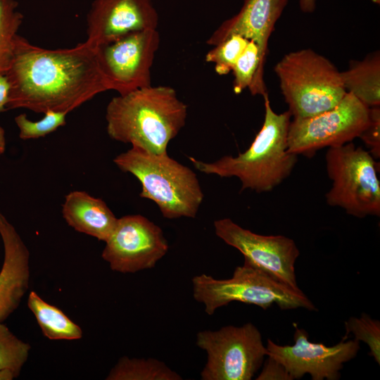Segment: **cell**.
<instances>
[{
    "instance_id": "obj_30",
    "label": "cell",
    "mask_w": 380,
    "mask_h": 380,
    "mask_svg": "<svg viewBox=\"0 0 380 380\" xmlns=\"http://www.w3.org/2000/svg\"><path fill=\"white\" fill-rule=\"evenodd\" d=\"M299 6L304 13H312L316 8V0H299Z\"/></svg>"
},
{
    "instance_id": "obj_31",
    "label": "cell",
    "mask_w": 380,
    "mask_h": 380,
    "mask_svg": "<svg viewBox=\"0 0 380 380\" xmlns=\"http://www.w3.org/2000/svg\"><path fill=\"white\" fill-rule=\"evenodd\" d=\"M16 378L14 373L8 369H4L0 370V380H11Z\"/></svg>"
},
{
    "instance_id": "obj_3",
    "label": "cell",
    "mask_w": 380,
    "mask_h": 380,
    "mask_svg": "<svg viewBox=\"0 0 380 380\" xmlns=\"http://www.w3.org/2000/svg\"><path fill=\"white\" fill-rule=\"evenodd\" d=\"M263 98L264 122L249 148L236 156H224L213 162L189 157L196 170L220 177H237L241 191L257 193L272 191L291 175L298 160V155L288 151L291 113H275L268 95Z\"/></svg>"
},
{
    "instance_id": "obj_11",
    "label": "cell",
    "mask_w": 380,
    "mask_h": 380,
    "mask_svg": "<svg viewBox=\"0 0 380 380\" xmlns=\"http://www.w3.org/2000/svg\"><path fill=\"white\" fill-rule=\"evenodd\" d=\"M216 235L236 248L244 261L277 280L298 289L295 263L300 251L295 241L283 235H261L244 229L229 218L214 222Z\"/></svg>"
},
{
    "instance_id": "obj_33",
    "label": "cell",
    "mask_w": 380,
    "mask_h": 380,
    "mask_svg": "<svg viewBox=\"0 0 380 380\" xmlns=\"http://www.w3.org/2000/svg\"><path fill=\"white\" fill-rule=\"evenodd\" d=\"M377 1V0H376ZM378 2V1H377Z\"/></svg>"
},
{
    "instance_id": "obj_23",
    "label": "cell",
    "mask_w": 380,
    "mask_h": 380,
    "mask_svg": "<svg viewBox=\"0 0 380 380\" xmlns=\"http://www.w3.org/2000/svg\"><path fill=\"white\" fill-rule=\"evenodd\" d=\"M30 348L29 343L19 339L0 322V370L8 369L18 377L28 358Z\"/></svg>"
},
{
    "instance_id": "obj_16",
    "label": "cell",
    "mask_w": 380,
    "mask_h": 380,
    "mask_svg": "<svg viewBox=\"0 0 380 380\" xmlns=\"http://www.w3.org/2000/svg\"><path fill=\"white\" fill-rule=\"evenodd\" d=\"M0 236L4 248L0 271V322L19 306L28 289L30 253L16 229L0 213Z\"/></svg>"
},
{
    "instance_id": "obj_22",
    "label": "cell",
    "mask_w": 380,
    "mask_h": 380,
    "mask_svg": "<svg viewBox=\"0 0 380 380\" xmlns=\"http://www.w3.org/2000/svg\"><path fill=\"white\" fill-rule=\"evenodd\" d=\"M16 0H0V74L5 75L13 56L14 41L23 15Z\"/></svg>"
},
{
    "instance_id": "obj_9",
    "label": "cell",
    "mask_w": 380,
    "mask_h": 380,
    "mask_svg": "<svg viewBox=\"0 0 380 380\" xmlns=\"http://www.w3.org/2000/svg\"><path fill=\"white\" fill-rule=\"evenodd\" d=\"M369 108L347 92L333 108L291 121L288 151L312 157L325 147L341 146L358 138L369 122Z\"/></svg>"
},
{
    "instance_id": "obj_14",
    "label": "cell",
    "mask_w": 380,
    "mask_h": 380,
    "mask_svg": "<svg viewBox=\"0 0 380 380\" xmlns=\"http://www.w3.org/2000/svg\"><path fill=\"white\" fill-rule=\"evenodd\" d=\"M151 0H94L87 17L86 41L96 47L128 34L157 30Z\"/></svg>"
},
{
    "instance_id": "obj_28",
    "label": "cell",
    "mask_w": 380,
    "mask_h": 380,
    "mask_svg": "<svg viewBox=\"0 0 380 380\" xmlns=\"http://www.w3.org/2000/svg\"><path fill=\"white\" fill-rule=\"evenodd\" d=\"M267 357L256 380H293L281 362L270 356Z\"/></svg>"
},
{
    "instance_id": "obj_19",
    "label": "cell",
    "mask_w": 380,
    "mask_h": 380,
    "mask_svg": "<svg viewBox=\"0 0 380 380\" xmlns=\"http://www.w3.org/2000/svg\"><path fill=\"white\" fill-rule=\"evenodd\" d=\"M27 305L34 314L43 334L51 340H77L82 330L59 308L44 301L36 292L31 291Z\"/></svg>"
},
{
    "instance_id": "obj_32",
    "label": "cell",
    "mask_w": 380,
    "mask_h": 380,
    "mask_svg": "<svg viewBox=\"0 0 380 380\" xmlns=\"http://www.w3.org/2000/svg\"><path fill=\"white\" fill-rule=\"evenodd\" d=\"M6 150V137L4 129L0 126V155Z\"/></svg>"
},
{
    "instance_id": "obj_18",
    "label": "cell",
    "mask_w": 380,
    "mask_h": 380,
    "mask_svg": "<svg viewBox=\"0 0 380 380\" xmlns=\"http://www.w3.org/2000/svg\"><path fill=\"white\" fill-rule=\"evenodd\" d=\"M344 87L369 108L380 106V53L367 54L361 61L352 60L341 72Z\"/></svg>"
},
{
    "instance_id": "obj_25",
    "label": "cell",
    "mask_w": 380,
    "mask_h": 380,
    "mask_svg": "<svg viewBox=\"0 0 380 380\" xmlns=\"http://www.w3.org/2000/svg\"><path fill=\"white\" fill-rule=\"evenodd\" d=\"M344 324L346 335L343 339H346L348 334H353L355 339L368 346L369 355L380 365V322L363 312L359 317H350Z\"/></svg>"
},
{
    "instance_id": "obj_20",
    "label": "cell",
    "mask_w": 380,
    "mask_h": 380,
    "mask_svg": "<svg viewBox=\"0 0 380 380\" xmlns=\"http://www.w3.org/2000/svg\"><path fill=\"white\" fill-rule=\"evenodd\" d=\"M265 65L261 62L258 46L249 41L233 68V89L239 94L248 89L252 95H268L264 81Z\"/></svg>"
},
{
    "instance_id": "obj_27",
    "label": "cell",
    "mask_w": 380,
    "mask_h": 380,
    "mask_svg": "<svg viewBox=\"0 0 380 380\" xmlns=\"http://www.w3.org/2000/svg\"><path fill=\"white\" fill-rule=\"evenodd\" d=\"M374 158L380 157V106L369 108V122L359 137Z\"/></svg>"
},
{
    "instance_id": "obj_5",
    "label": "cell",
    "mask_w": 380,
    "mask_h": 380,
    "mask_svg": "<svg viewBox=\"0 0 380 380\" xmlns=\"http://www.w3.org/2000/svg\"><path fill=\"white\" fill-rule=\"evenodd\" d=\"M274 70L293 118H309L330 110L347 93L341 72L310 49L286 53Z\"/></svg>"
},
{
    "instance_id": "obj_2",
    "label": "cell",
    "mask_w": 380,
    "mask_h": 380,
    "mask_svg": "<svg viewBox=\"0 0 380 380\" xmlns=\"http://www.w3.org/2000/svg\"><path fill=\"white\" fill-rule=\"evenodd\" d=\"M187 106L170 86H148L113 97L106 110V130L113 140L146 151L167 153L185 125Z\"/></svg>"
},
{
    "instance_id": "obj_17",
    "label": "cell",
    "mask_w": 380,
    "mask_h": 380,
    "mask_svg": "<svg viewBox=\"0 0 380 380\" xmlns=\"http://www.w3.org/2000/svg\"><path fill=\"white\" fill-rule=\"evenodd\" d=\"M62 214L67 224L75 230L104 242L118 221L102 199L84 191H72L65 196Z\"/></svg>"
},
{
    "instance_id": "obj_6",
    "label": "cell",
    "mask_w": 380,
    "mask_h": 380,
    "mask_svg": "<svg viewBox=\"0 0 380 380\" xmlns=\"http://www.w3.org/2000/svg\"><path fill=\"white\" fill-rule=\"evenodd\" d=\"M192 284L194 299L204 305L209 315L233 301L255 305L263 310L276 304L283 310H317L300 289L289 286L246 261L235 268L229 279H216L202 274L195 276Z\"/></svg>"
},
{
    "instance_id": "obj_29",
    "label": "cell",
    "mask_w": 380,
    "mask_h": 380,
    "mask_svg": "<svg viewBox=\"0 0 380 380\" xmlns=\"http://www.w3.org/2000/svg\"><path fill=\"white\" fill-rule=\"evenodd\" d=\"M10 85L6 76L0 74V113L7 110Z\"/></svg>"
},
{
    "instance_id": "obj_7",
    "label": "cell",
    "mask_w": 380,
    "mask_h": 380,
    "mask_svg": "<svg viewBox=\"0 0 380 380\" xmlns=\"http://www.w3.org/2000/svg\"><path fill=\"white\" fill-rule=\"evenodd\" d=\"M326 170L331 187L326 202L357 218L380 215V182L376 164L368 151L351 141L329 147Z\"/></svg>"
},
{
    "instance_id": "obj_1",
    "label": "cell",
    "mask_w": 380,
    "mask_h": 380,
    "mask_svg": "<svg viewBox=\"0 0 380 380\" xmlns=\"http://www.w3.org/2000/svg\"><path fill=\"white\" fill-rule=\"evenodd\" d=\"M5 75L10 85L7 110L68 113L108 91L96 47L87 41L72 48L49 49L18 34Z\"/></svg>"
},
{
    "instance_id": "obj_26",
    "label": "cell",
    "mask_w": 380,
    "mask_h": 380,
    "mask_svg": "<svg viewBox=\"0 0 380 380\" xmlns=\"http://www.w3.org/2000/svg\"><path fill=\"white\" fill-rule=\"evenodd\" d=\"M41 120L32 121L27 115L21 113L14 120L19 129V137L23 140L38 139L56 131L66 123V112L49 110Z\"/></svg>"
},
{
    "instance_id": "obj_10",
    "label": "cell",
    "mask_w": 380,
    "mask_h": 380,
    "mask_svg": "<svg viewBox=\"0 0 380 380\" xmlns=\"http://www.w3.org/2000/svg\"><path fill=\"white\" fill-rule=\"evenodd\" d=\"M160 44L157 30L132 32L96 47L108 90L123 95L151 85V67Z\"/></svg>"
},
{
    "instance_id": "obj_24",
    "label": "cell",
    "mask_w": 380,
    "mask_h": 380,
    "mask_svg": "<svg viewBox=\"0 0 380 380\" xmlns=\"http://www.w3.org/2000/svg\"><path fill=\"white\" fill-rule=\"evenodd\" d=\"M249 40L237 34L231 35L213 46L205 55V61L215 65L220 75L228 74L246 49Z\"/></svg>"
},
{
    "instance_id": "obj_4",
    "label": "cell",
    "mask_w": 380,
    "mask_h": 380,
    "mask_svg": "<svg viewBox=\"0 0 380 380\" xmlns=\"http://www.w3.org/2000/svg\"><path fill=\"white\" fill-rule=\"evenodd\" d=\"M113 163L137 178L141 184L139 196L153 201L164 217H196L204 197L198 177L167 153L157 154L132 146Z\"/></svg>"
},
{
    "instance_id": "obj_8",
    "label": "cell",
    "mask_w": 380,
    "mask_h": 380,
    "mask_svg": "<svg viewBox=\"0 0 380 380\" xmlns=\"http://www.w3.org/2000/svg\"><path fill=\"white\" fill-rule=\"evenodd\" d=\"M196 345L207 353L202 380H251L267 355L260 331L251 322L200 331Z\"/></svg>"
},
{
    "instance_id": "obj_13",
    "label": "cell",
    "mask_w": 380,
    "mask_h": 380,
    "mask_svg": "<svg viewBox=\"0 0 380 380\" xmlns=\"http://www.w3.org/2000/svg\"><path fill=\"white\" fill-rule=\"evenodd\" d=\"M294 344L281 346L270 338L267 355L281 362L293 379L310 374L312 380H338L343 364L355 358L360 348L356 339L341 341L333 346L308 341V334L293 323Z\"/></svg>"
},
{
    "instance_id": "obj_21",
    "label": "cell",
    "mask_w": 380,
    "mask_h": 380,
    "mask_svg": "<svg viewBox=\"0 0 380 380\" xmlns=\"http://www.w3.org/2000/svg\"><path fill=\"white\" fill-rule=\"evenodd\" d=\"M107 380H181L182 378L164 362L153 358L124 356L111 369Z\"/></svg>"
},
{
    "instance_id": "obj_12",
    "label": "cell",
    "mask_w": 380,
    "mask_h": 380,
    "mask_svg": "<svg viewBox=\"0 0 380 380\" xmlns=\"http://www.w3.org/2000/svg\"><path fill=\"white\" fill-rule=\"evenodd\" d=\"M102 252L112 270L133 273L155 267L168 251L163 230L141 215L118 218Z\"/></svg>"
},
{
    "instance_id": "obj_15",
    "label": "cell",
    "mask_w": 380,
    "mask_h": 380,
    "mask_svg": "<svg viewBox=\"0 0 380 380\" xmlns=\"http://www.w3.org/2000/svg\"><path fill=\"white\" fill-rule=\"evenodd\" d=\"M287 4L288 0H243L238 13L224 20L206 44L213 46L231 35H240L258 46L265 65L270 37Z\"/></svg>"
}]
</instances>
